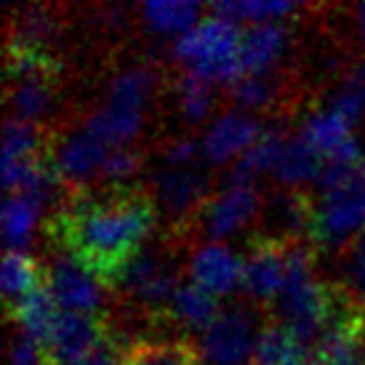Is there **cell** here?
I'll list each match as a JSON object with an SVG mask.
<instances>
[{"label":"cell","mask_w":365,"mask_h":365,"mask_svg":"<svg viewBox=\"0 0 365 365\" xmlns=\"http://www.w3.org/2000/svg\"><path fill=\"white\" fill-rule=\"evenodd\" d=\"M86 28L96 43H118L130 28V6H120V3H98V6L86 8Z\"/></svg>","instance_id":"obj_28"},{"label":"cell","mask_w":365,"mask_h":365,"mask_svg":"<svg viewBox=\"0 0 365 365\" xmlns=\"http://www.w3.org/2000/svg\"><path fill=\"white\" fill-rule=\"evenodd\" d=\"M135 11L143 26L155 36H185L200 23L205 8L200 3H143Z\"/></svg>","instance_id":"obj_24"},{"label":"cell","mask_w":365,"mask_h":365,"mask_svg":"<svg viewBox=\"0 0 365 365\" xmlns=\"http://www.w3.org/2000/svg\"><path fill=\"white\" fill-rule=\"evenodd\" d=\"M51 150V130L33 123L8 118L3 130V168L18 165L33 155Z\"/></svg>","instance_id":"obj_26"},{"label":"cell","mask_w":365,"mask_h":365,"mask_svg":"<svg viewBox=\"0 0 365 365\" xmlns=\"http://www.w3.org/2000/svg\"><path fill=\"white\" fill-rule=\"evenodd\" d=\"M260 120L243 110L218 113L203 138V158L208 165H228L230 160H238L243 153H248L260 138Z\"/></svg>","instance_id":"obj_14"},{"label":"cell","mask_w":365,"mask_h":365,"mask_svg":"<svg viewBox=\"0 0 365 365\" xmlns=\"http://www.w3.org/2000/svg\"><path fill=\"white\" fill-rule=\"evenodd\" d=\"M48 273V288L53 290L58 305L71 313H88V315H103V285H98L96 275L78 263L73 255L63 250H51L46 260Z\"/></svg>","instance_id":"obj_10"},{"label":"cell","mask_w":365,"mask_h":365,"mask_svg":"<svg viewBox=\"0 0 365 365\" xmlns=\"http://www.w3.org/2000/svg\"><path fill=\"white\" fill-rule=\"evenodd\" d=\"M81 365H120V353H118V348L113 345V340L108 338L106 343H103L91 358L83 360Z\"/></svg>","instance_id":"obj_31"},{"label":"cell","mask_w":365,"mask_h":365,"mask_svg":"<svg viewBox=\"0 0 365 365\" xmlns=\"http://www.w3.org/2000/svg\"><path fill=\"white\" fill-rule=\"evenodd\" d=\"M325 163L328 160H325L323 153L303 133H298L285 145L278 170L273 173L275 182H278L280 188H305L310 182L320 180V175L325 170Z\"/></svg>","instance_id":"obj_20"},{"label":"cell","mask_w":365,"mask_h":365,"mask_svg":"<svg viewBox=\"0 0 365 365\" xmlns=\"http://www.w3.org/2000/svg\"><path fill=\"white\" fill-rule=\"evenodd\" d=\"M170 78L165 76L160 61H133L110 73L106 83V106L125 108L148 115V110L168 96Z\"/></svg>","instance_id":"obj_9"},{"label":"cell","mask_w":365,"mask_h":365,"mask_svg":"<svg viewBox=\"0 0 365 365\" xmlns=\"http://www.w3.org/2000/svg\"><path fill=\"white\" fill-rule=\"evenodd\" d=\"M330 283L345 303L365 318V230L335 253V278Z\"/></svg>","instance_id":"obj_23"},{"label":"cell","mask_w":365,"mask_h":365,"mask_svg":"<svg viewBox=\"0 0 365 365\" xmlns=\"http://www.w3.org/2000/svg\"><path fill=\"white\" fill-rule=\"evenodd\" d=\"M293 23H260L243 31L240 38V66L243 76H265V73L293 68L298 53Z\"/></svg>","instance_id":"obj_11"},{"label":"cell","mask_w":365,"mask_h":365,"mask_svg":"<svg viewBox=\"0 0 365 365\" xmlns=\"http://www.w3.org/2000/svg\"><path fill=\"white\" fill-rule=\"evenodd\" d=\"M215 175L210 173L208 163H195V165L170 168L160 165L158 170L150 173L148 188L158 203V210H163L168 225L165 230L182 243L190 245L188 235L193 228L195 218L213 195Z\"/></svg>","instance_id":"obj_3"},{"label":"cell","mask_w":365,"mask_h":365,"mask_svg":"<svg viewBox=\"0 0 365 365\" xmlns=\"http://www.w3.org/2000/svg\"><path fill=\"white\" fill-rule=\"evenodd\" d=\"M245 248H248V253H245L243 268V293L253 303L270 308L278 293L283 290L290 245L250 233L248 240H245Z\"/></svg>","instance_id":"obj_12"},{"label":"cell","mask_w":365,"mask_h":365,"mask_svg":"<svg viewBox=\"0 0 365 365\" xmlns=\"http://www.w3.org/2000/svg\"><path fill=\"white\" fill-rule=\"evenodd\" d=\"M268 308L243 300L225 305L213 325L200 335V355L205 365H248L255 358L260 333L270 323Z\"/></svg>","instance_id":"obj_4"},{"label":"cell","mask_w":365,"mask_h":365,"mask_svg":"<svg viewBox=\"0 0 365 365\" xmlns=\"http://www.w3.org/2000/svg\"><path fill=\"white\" fill-rule=\"evenodd\" d=\"M263 198L260 188L253 185H228L220 188L208 198L203 210L195 218L193 228H190V245H198V238L208 240V243H220L225 238H233L240 230H248L258 225L260 210H263Z\"/></svg>","instance_id":"obj_5"},{"label":"cell","mask_w":365,"mask_h":365,"mask_svg":"<svg viewBox=\"0 0 365 365\" xmlns=\"http://www.w3.org/2000/svg\"><path fill=\"white\" fill-rule=\"evenodd\" d=\"M58 308H61V305H58L56 295H53V290L46 285V288L28 295L23 303H18L16 308L6 315H8V320H16V323L21 325L23 338L41 345V348H48L53 340V333H56L58 318H61V313H63V310H58Z\"/></svg>","instance_id":"obj_18"},{"label":"cell","mask_w":365,"mask_h":365,"mask_svg":"<svg viewBox=\"0 0 365 365\" xmlns=\"http://www.w3.org/2000/svg\"><path fill=\"white\" fill-rule=\"evenodd\" d=\"M315 220L313 193L305 188H273L265 190L263 210L253 235L275 240L283 245H295L310 240Z\"/></svg>","instance_id":"obj_8"},{"label":"cell","mask_w":365,"mask_h":365,"mask_svg":"<svg viewBox=\"0 0 365 365\" xmlns=\"http://www.w3.org/2000/svg\"><path fill=\"white\" fill-rule=\"evenodd\" d=\"M118 353L120 365H205L200 348L188 335L135 340Z\"/></svg>","instance_id":"obj_17"},{"label":"cell","mask_w":365,"mask_h":365,"mask_svg":"<svg viewBox=\"0 0 365 365\" xmlns=\"http://www.w3.org/2000/svg\"><path fill=\"white\" fill-rule=\"evenodd\" d=\"M350 23H353V41H355V48H358L360 56H365V3L360 6L350 8Z\"/></svg>","instance_id":"obj_32"},{"label":"cell","mask_w":365,"mask_h":365,"mask_svg":"<svg viewBox=\"0 0 365 365\" xmlns=\"http://www.w3.org/2000/svg\"><path fill=\"white\" fill-rule=\"evenodd\" d=\"M365 230V175L360 173L350 185L315 200V220L310 243L318 253H340L355 235Z\"/></svg>","instance_id":"obj_6"},{"label":"cell","mask_w":365,"mask_h":365,"mask_svg":"<svg viewBox=\"0 0 365 365\" xmlns=\"http://www.w3.org/2000/svg\"><path fill=\"white\" fill-rule=\"evenodd\" d=\"M148 165V150L140 145L113 148L103 165L98 185H138V178Z\"/></svg>","instance_id":"obj_30"},{"label":"cell","mask_w":365,"mask_h":365,"mask_svg":"<svg viewBox=\"0 0 365 365\" xmlns=\"http://www.w3.org/2000/svg\"><path fill=\"white\" fill-rule=\"evenodd\" d=\"M310 365H315V363H313V360H310Z\"/></svg>","instance_id":"obj_34"},{"label":"cell","mask_w":365,"mask_h":365,"mask_svg":"<svg viewBox=\"0 0 365 365\" xmlns=\"http://www.w3.org/2000/svg\"><path fill=\"white\" fill-rule=\"evenodd\" d=\"M155 228L158 203L148 182L73 190L43 220L51 250L73 255L108 290L145 248Z\"/></svg>","instance_id":"obj_1"},{"label":"cell","mask_w":365,"mask_h":365,"mask_svg":"<svg viewBox=\"0 0 365 365\" xmlns=\"http://www.w3.org/2000/svg\"><path fill=\"white\" fill-rule=\"evenodd\" d=\"M245 258L228 248L225 243H200L188 255V273L198 288L210 295H230L243 285Z\"/></svg>","instance_id":"obj_15"},{"label":"cell","mask_w":365,"mask_h":365,"mask_svg":"<svg viewBox=\"0 0 365 365\" xmlns=\"http://www.w3.org/2000/svg\"><path fill=\"white\" fill-rule=\"evenodd\" d=\"M110 338L108 315H88L63 310L48 348H43L48 365H81Z\"/></svg>","instance_id":"obj_13"},{"label":"cell","mask_w":365,"mask_h":365,"mask_svg":"<svg viewBox=\"0 0 365 365\" xmlns=\"http://www.w3.org/2000/svg\"><path fill=\"white\" fill-rule=\"evenodd\" d=\"M41 220V210L23 195H8L3 203V240L6 250L28 253L33 245V230Z\"/></svg>","instance_id":"obj_27"},{"label":"cell","mask_w":365,"mask_h":365,"mask_svg":"<svg viewBox=\"0 0 365 365\" xmlns=\"http://www.w3.org/2000/svg\"><path fill=\"white\" fill-rule=\"evenodd\" d=\"M145 120L148 115H143V113L103 103V106L88 110V115L83 118V125L96 138H101L108 148H128L138 140V135L145 128Z\"/></svg>","instance_id":"obj_21"},{"label":"cell","mask_w":365,"mask_h":365,"mask_svg":"<svg viewBox=\"0 0 365 365\" xmlns=\"http://www.w3.org/2000/svg\"><path fill=\"white\" fill-rule=\"evenodd\" d=\"M300 133L325 158L335 155L340 148L353 140V125L348 120H343L335 110H330V108H315V110H310L308 118L303 120Z\"/></svg>","instance_id":"obj_25"},{"label":"cell","mask_w":365,"mask_h":365,"mask_svg":"<svg viewBox=\"0 0 365 365\" xmlns=\"http://www.w3.org/2000/svg\"><path fill=\"white\" fill-rule=\"evenodd\" d=\"M223 313V305L208 290L198 288L195 283H182L170 300V318L182 335L200 333L203 335Z\"/></svg>","instance_id":"obj_19"},{"label":"cell","mask_w":365,"mask_h":365,"mask_svg":"<svg viewBox=\"0 0 365 365\" xmlns=\"http://www.w3.org/2000/svg\"><path fill=\"white\" fill-rule=\"evenodd\" d=\"M238 26L225 18L210 16L200 21L193 31L178 36L170 46V58L180 63L182 71H190L213 86H233L243 78L240 66Z\"/></svg>","instance_id":"obj_2"},{"label":"cell","mask_w":365,"mask_h":365,"mask_svg":"<svg viewBox=\"0 0 365 365\" xmlns=\"http://www.w3.org/2000/svg\"><path fill=\"white\" fill-rule=\"evenodd\" d=\"M46 263L36 260L31 253L6 250V258H3V303H6V313H11L18 303H23L28 295L46 288Z\"/></svg>","instance_id":"obj_22"},{"label":"cell","mask_w":365,"mask_h":365,"mask_svg":"<svg viewBox=\"0 0 365 365\" xmlns=\"http://www.w3.org/2000/svg\"><path fill=\"white\" fill-rule=\"evenodd\" d=\"M305 6H298V3H213L210 6V13L218 18H225V21L235 23L245 21V23H273L280 21V18L290 16V13H303Z\"/></svg>","instance_id":"obj_29"},{"label":"cell","mask_w":365,"mask_h":365,"mask_svg":"<svg viewBox=\"0 0 365 365\" xmlns=\"http://www.w3.org/2000/svg\"><path fill=\"white\" fill-rule=\"evenodd\" d=\"M110 148L81 120H68L51 130V160L71 190L96 188Z\"/></svg>","instance_id":"obj_7"},{"label":"cell","mask_w":365,"mask_h":365,"mask_svg":"<svg viewBox=\"0 0 365 365\" xmlns=\"http://www.w3.org/2000/svg\"><path fill=\"white\" fill-rule=\"evenodd\" d=\"M168 96L175 106V115L180 118V123L188 130L203 128L218 108V96H215L213 83L203 81L190 71H182V68L170 76Z\"/></svg>","instance_id":"obj_16"},{"label":"cell","mask_w":365,"mask_h":365,"mask_svg":"<svg viewBox=\"0 0 365 365\" xmlns=\"http://www.w3.org/2000/svg\"><path fill=\"white\" fill-rule=\"evenodd\" d=\"M363 175H365V160H363Z\"/></svg>","instance_id":"obj_33"}]
</instances>
